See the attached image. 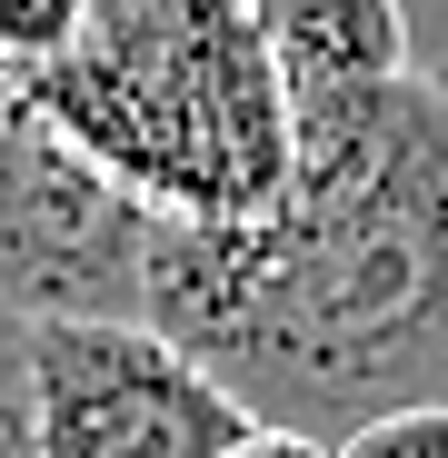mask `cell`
<instances>
[{
    "instance_id": "obj_9",
    "label": "cell",
    "mask_w": 448,
    "mask_h": 458,
    "mask_svg": "<svg viewBox=\"0 0 448 458\" xmlns=\"http://www.w3.org/2000/svg\"><path fill=\"white\" fill-rule=\"evenodd\" d=\"M219 458H339V448H329V438H309V428H269V419H249Z\"/></svg>"
},
{
    "instance_id": "obj_2",
    "label": "cell",
    "mask_w": 448,
    "mask_h": 458,
    "mask_svg": "<svg viewBox=\"0 0 448 458\" xmlns=\"http://www.w3.org/2000/svg\"><path fill=\"white\" fill-rule=\"evenodd\" d=\"M21 81L160 219H259L299 170V110L249 0H80L70 50Z\"/></svg>"
},
{
    "instance_id": "obj_7",
    "label": "cell",
    "mask_w": 448,
    "mask_h": 458,
    "mask_svg": "<svg viewBox=\"0 0 448 458\" xmlns=\"http://www.w3.org/2000/svg\"><path fill=\"white\" fill-rule=\"evenodd\" d=\"M339 458H448V409H389L349 438H329Z\"/></svg>"
},
{
    "instance_id": "obj_3",
    "label": "cell",
    "mask_w": 448,
    "mask_h": 458,
    "mask_svg": "<svg viewBox=\"0 0 448 458\" xmlns=\"http://www.w3.org/2000/svg\"><path fill=\"white\" fill-rule=\"evenodd\" d=\"M149 250H160V209L120 190L0 60V310L149 319Z\"/></svg>"
},
{
    "instance_id": "obj_1",
    "label": "cell",
    "mask_w": 448,
    "mask_h": 458,
    "mask_svg": "<svg viewBox=\"0 0 448 458\" xmlns=\"http://www.w3.org/2000/svg\"><path fill=\"white\" fill-rule=\"evenodd\" d=\"M149 319L269 428L448 409V90L409 70L299 110V170L259 219H160Z\"/></svg>"
},
{
    "instance_id": "obj_4",
    "label": "cell",
    "mask_w": 448,
    "mask_h": 458,
    "mask_svg": "<svg viewBox=\"0 0 448 458\" xmlns=\"http://www.w3.org/2000/svg\"><path fill=\"white\" fill-rule=\"evenodd\" d=\"M40 458H219L249 409L160 319H21Z\"/></svg>"
},
{
    "instance_id": "obj_5",
    "label": "cell",
    "mask_w": 448,
    "mask_h": 458,
    "mask_svg": "<svg viewBox=\"0 0 448 458\" xmlns=\"http://www.w3.org/2000/svg\"><path fill=\"white\" fill-rule=\"evenodd\" d=\"M249 21L279 60V81H289V110H329V100L389 90L418 70L399 0H249Z\"/></svg>"
},
{
    "instance_id": "obj_8",
    "label": "cell",
    "mask_w": 448,
    "mask_h": 458,
    "mask_svg": "<svg viewBox=\"0 0 448 458\" xmlns=\"http://www.w3.org/2000/svg\"><path fill=\"white\" fill-rule=\"evenodd\" d=\"M0 458H40V428H30V349H21V319L0 310Z\"/></svg>"
},
{
    "instance_id": "obj_6",
    "label": "cell",
    "mask_w": 448,
    "mask_h": 458,
    "mask_svg": "<svg viewBox=\"0 0 448 458\" xmlns=\"http://www.w3.org/2000/svg\"><path fill=\"white\" fill-rule=\"evenodd\" d=\"M80 30V0H0V60L11 70H40L50 50H70Z\"/></svg>"
},
{
    "instance_id": "obj_10",
    "label": "cell",
    "mask_w": 448,
    "mask_h": 458,
    "mask_svg": "<svg viewBox=\"0 0 448 458\" xmlns=\"http://www.w3.org/2000/svg\"><path fill=\"white\" fill-rule=\"evenodd\" d=\"M399 11H409V40H418V70L438 81L448 70V0H399Z\"/></svg>"
},
{
    "instance_id": "obj_11",
    "label": "cell",
    "mask_w": 448,
    "mask_h": 458,
    "mask_svg": "<svg viewBox=\"0 0 448 458\" xmlns=\"http://www.w3.org/2000/svg\"><path fill=\"white\" fill-rule=\"evenodd\" d=\"M438 90H448V70H438Z\"/></svg>"
}]
</instances>
